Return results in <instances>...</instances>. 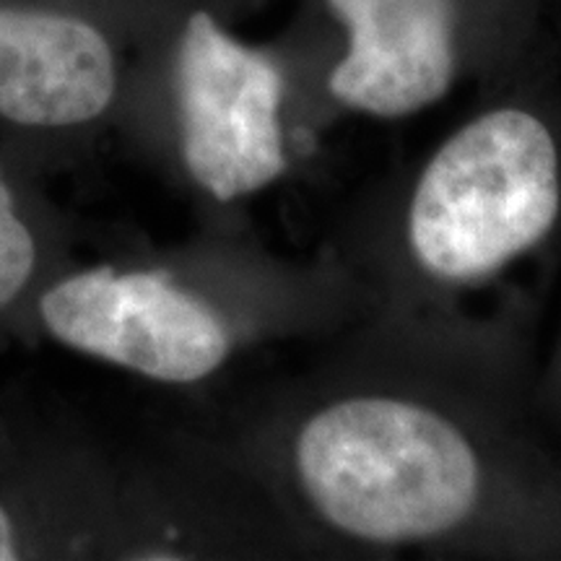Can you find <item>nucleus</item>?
Returning a JSON list of instances; mask_svg holds the SVG:
<instances>
[{
	"label": "nucleus",
	"instance_id": "6e6552de",
	"mask_svg": "<svg viewBox=\"0 0 561 561\" xmlns=\"http://www.w3.org/2000/svg\"><path fill=\"white\" fill-rule=\"evenodd\" d=\"M73 221L0 140V351L32 346L39 291L73 261Z\"/></svg>",
	"mask_w": 561,
	"mask_h": 561
},
{
	"label": "nucleus",
	"instance_id": "20e7f679",
	"mask_svg": "<svg viewBox=\"0 0 561 561\" xmlns=\"http://www.w3.org/2000/svg\"><path fill=\"white\" fill-rule=\"evenodd\" d=\"M136 466L62 405L0 390V561L128 559Z\"/></svg>",
	"mask_w": 561,
	"mask_h": 561
},
{
	"label": "nucleus",
	"instance_id": "39448f33",
	"mask_svg": "<svg viewBox=\"0 0 561 561\" xmlns=\"http://www.w3.org/2000/svg\"><path fill=\"white\" fill-rule=\"evenodd\" d=\"M284 79L268 55L234 39L208 11L182 26L172 66V151L201 198L234 203L284 178Z\"/></svg>",
	"mask_w": 561,
	"mask_h": 561
},
{
	"label": "nucleus",
	"instance_id": "f03ea898",
	"mask_svg": "<svg viewBox=\"0 0 561 561\" xmlns=\"http://www.w3.org/2000/svg\"><path fill=\"white\" fill-rule=\"evenodd\" d=\"M206 252L146 263L70 261L32 310V346L55 343L159 385L208 382L240 343V320Z\"/></svg>",
	"mask_w": 561,
	"mask_h": 561
},
{
	"label": "nucleus",
	"instance_id": "f257e3e1",
	"mask_svg": "<svg viewBox=\"0 0 561 561\" xmlns=\"http://www.w3.org/2000/svg\"><path fill=\"white\" fill-rule=\"evenodd\" d=\"M294 476L328 528L369 546H411L471 523L486 462L466 426L430 403L356 392L294 437Z\"/></svg>",
	"mask_w": 561,
	"mask_h": 561
},
{
	"label": "nucleus",
	"instance_id": "423d86ee",
	"mask_svg": "<svg viewBox=\"0 0 561 561\" xmlns=\"http://www.w3.org/2000/svg\"><path fill=\"white\" fill-rule=\"evenodd\" d=\"M117 91L102 26L58 5L0 0V140L26 170L45 180L79 164Z\"/></svg>",
	"mask_w": 561,
	"mask_h": 561
},
{
	"label": "nucleus",
	"instance_id": "7ed1b4c3",
	"mask_svg": "<svg viewBox=\"0 0 561 561\" xmlns=\"http://www.w3.org/2000/svg\"><path fill=\"white\" fill-rule=\"evenodd\" d=\"M559 208L551 130L525 110H491L426 161L409 203L411 255L447 284L489 278L536 248Z\"/></svg>",
	"mask_w": 561,
	"mask_h": 561
},
{
	"label": "nucleus",
	"instance_id": "0eeeda50",
	"mask_svg": "<svg viewBox=\"0 0 561 561\" xmlns=\"http://www.w3.org/2000/svg\"><path fill=\"white\" fill-rule=\"evenodd\" d=\"M348 50L331 94L371 117H409L439 102L455 76L453 0H328Z\"/></svg>",
	"mask_w": 561,
	"mask_h": 561
}]
</instances>
